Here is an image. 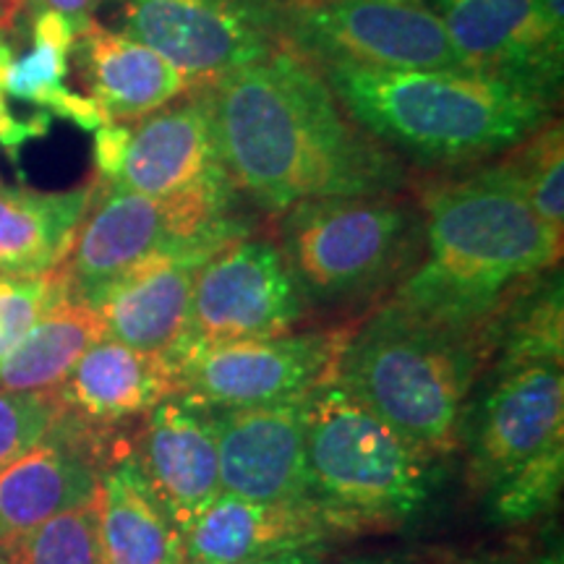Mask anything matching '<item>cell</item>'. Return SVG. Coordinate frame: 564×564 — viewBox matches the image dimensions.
<instances>
[{
    "mask_svg": "<svg viewBox=\"0 0 564 564\" xmlns=\"http://www.w3.org/2000/svg\"><path fill=\"white\" fill-rule=\"evenodd\" d=\"M499 160L518 178L535 215L564 236V129L560 118H549Z\"/></svg>",
    "mask_w": 564,
    "mask_h": 564,
    "instance_id": "28",
    "label": "cell"
},
{
    "mask_svg": "<svg viewBox=\"0 0 564 564\" xmlns=\"http://www.w3.org/2000/svg\"><path fill=\"white\" fill-rule=\"evenodd\" d=\"M17 3H26V0H17Z\"/></svg>",
    "mask_w": 564,
    "mask_h": 564,
    "instance_id": "40",
    "label": "cell"
},
{
    "mask_svg": "<svg viewBox=\"0 0 564 564\" xmlns=\"http://www.w3.org/2000/svg\"><path fill=\"white\" fill-rule=\"evenodd\" d=\"M137 123L112 186L160 199L186 194L238 196L223 165L202 87Z\"/></svg>",
    "mask_w": 564,
    "mask_h": 564,
    "instance_id": "15",
    "label": "cell"
},
{
    "mask_svg": "<svg viewBox=\"0 0 564 564\" xmlns=\"http://www.w3.org/2000/svg\"><path fill=\"white\" fill-rule=\"evenodd\" d=\"M274 32L314 66L468 70L429 6L403 0H272Z\"/></svg>",
    "mask_w": 564,
    "mask_h": 564,
    "instance_id": "8",
    "label": "cell"
},
{
    "mask_svg": "<svg viewBox=\"0 0 564 564\" xmlns=\"http://www.w3.org/2000/svg\"><path fill=\"white\" fill-rule=\"evenodd\" d=\"M306 499L345 535L384 533L423 518L442 460L421 453L329 373L303 398Z\"/></svg>",
    "mask_w": 564,
    "mask_h": 564,
    "instance_id": "5",
    "label": "cell"
},
{
    "mask_svg": "<svg viewBox=\"0 0 564 564\" xmlns=\"http://www.w3.org/2000/svg\"><path fill=\"white\" fill-rule=\"evenodd\" d=\"M486 337L491 348L486 371H505L525 364L562 366L564 293L560 267L541 272L518 288L486 324Z\"/></svg>",
    "mask_w": 564,
    "mask_h": 564,
    "instance_id": "25",
    "label": "cell"
},
{
    "mask_svg": "<svg viewBox=\"0 0 564 564\" xmlns=\"http://www.w3.org/2000/svg\"><path fill=\"white\" fill-rule=\"evenodd\" d=\"M327 560V552L324 546H312V549H295V552H282L274 556H262V560H246V562H194L183 560V564H324Z\"/></svg>",
    "mask_w": 564,
    "mask_h": 564,
    "instance_id": "33",
    "label": "cell"
},
{
    "mask_svg": "<svg viewBox=\"0 0 564 564\" xmlns=\"http://www.w3.org/2000/svg\"><path fill=\"white\" fill-rule=\"evenodd\" d=\"M486 384L468 403L460 444L468 478L486 491L520 463L564 440V377L560 364H525L486 371Z\"/></svg>",
    "mask_w": 564,
    "mask_h": 564,
    "instance_id": "12",
    "label": "cell"
},
{
    "mask_svg": "<svg viewBox=\"0 0 564 564\" xmlns=\"http://www.w3.org/2000/svg\"><path fill=\"white\" fill-rule=\"evenodd\" d=\"M303 398L215 411L225 494L257 502H308Z\"/></svg>",
    "mask_w": 564,
    "mask_h": 564,
    "instance_id": "16",
    "label": "cell"
},
{
    "mask_svg": "<svg viewBox=\"0 0 564 564\" xmlns=\"http://www.w3.org/2000/svg\"><path fill=\"white\" fill-rule=\"evenodd\" d=\"M356 322L306 333L207 345L165 358L181 392L212 411L303 398L335 369Z\"/></svg>",
    "mask_w": 564,
    "mask_h": 564,
    "instance_id": "10",
    "label": "cell"
},
{
    "mask_svg": "<svg viewBox=\"0 0 564 564\" xmlns=\"http://www.w3.org/2000/svg\"><path fill=\"white\" fill-rule=\"evenodd\" d=\"M238 196H147L95 178V196L76 230L63 272L70 295L91 303L102 288L154 257H212L249 236Z\"/></svg>",
    "mask_w": 564,
    "mask_h": 564,
    "instance_id": "7",
    "label": "cell"
},
{
    "mask_svg": "<svg viewBox=\"0 0 564 564\" xmlns=\"http://www.w3.org/2000/svg\"><path fill=\"white\" fill-rule=\"evenodd\" d=\"M335 539L340 533L314 505L257 502L220 491L183 533V552L194 562H246Z\"/></svg>",
    "mask_w": 564,
    "mask_h": 564,
    "instance_id": "21",
    "label": "cell"
},
{
    "mask_svg": "<svg viewBox=\"0 0 564 564\" xmlns=\"http://www.w3.org/2000/svg\"><path fill=\"white\" fill-rule=\"evenodd\" d=\"M348 564H413L405 556H361V560H352Z\"/></svg>",
    "mask_w": 564,
    "mask_h": 564,
    "instance_id": "36",
    "label": "cell"
},
{
    "mask_svg": "<svg viewBox=\"0 0 564 564\" xmlns=\"http://www.w3.org/2000/svg\"><path fill=\"white\" fill-rule=\"evenodd\" d=\"M24 9V3H17V0H0V32L9 30L13 19L19 17V11Z\"/></svg>",
    "mask_w": 564,
    "mask_h": 564,
    "instance_id": "34",
    "label": "cell"
},
{
    "mask_svg": "<svg viewBox=\"0 0 564 564\" xmlns=\"http://www.w3.org/2000/svg\"><path fill=\"white\" fill-rule=\"evenodd\" d=\"M121 32L144 42L194 87L249 66L280 45L272 0H118Z\"/></svg>",
    "mask_w": 564,
    "mask_h": 564,
    "instance_id": "11",
    "label": "cell"
},
{
    "mask_svg": "<svg viewBox=\"0 0 564 564\" xmlns=\"http://www.w3.org/2000/svg\"><path fill=\"white\" fill-rule=\"evenodd\" d=\"M131 457L152 497L181 533L223 491L215 411L181 390L160 400L141 419Z\"/></svg>",
    "mask_w": 564,
    "mask_h": 564,
    "instance_id": "14",
    "label": "cell"
},
{
    "mask_svg": "<svg viewBox=\"0 0 564 564\" xmlns=\"http://www.w3.org/2000/svg\"><path fill=\"white\" fill-rule=\"evenodd\" d=\"M486 333H460L382 301L356 322L333 377L421 453L444 460L460 444L470 392L489 366Z\"/></svg>",
    "mask_w": 564,
    "mask_h": 564,
    "instance_id": "4",
    "label": "cell"
},
{
    "mask_svg": "<svg viewBox=\"0 0 564 564\" xmlns=\"http://www.w3.org/2000/svg\"><path fill=\"white\" fill-rule=\"evenodd\" d=\"M70 58L108 123H137L192 91L186 76L160 53L95 17L76 32Z\"/></svg>",
    "mask_w": 564,
    "mask_h": 564,
    "instance_id": "19",
    "label": "cell"
},
{
    "mask_svg": "<svg viewBox=\"0 0 564 564\" xmlns=\"http://www.w3.org/2000/svg\"><path fill=\"white\" fill-rule=\"evenodd\" d=\"M131 129L126 123H105L95 131V167L97 181L112 183L121 173Z\"/></svg>",
    "mask_w": 564,
    "mask_h": 564,
    "instance_id": "31",
    "label": "cell"
},
{
    "mask_svg": "<svg viewBox=\"0 0 564 564\" xmlns=\"http://www.w3.org/2000/svg\"><path fill=\"white\" fill-rule=\"evenodd\" d=\"M539 3L544 6L549 19H552L556 26H562V30H564V0H539Z\"/></svg>",
    "mask_w": 564,
    "mask_h": 564,
    "instance_id": "35",
    "label": "cell"
},
{
    "mask_svg": "<svg viewBox=\"0 0 564 564\" xmlns=\"http://www.w3.org/2000/svg\"><path fill=\"white\" fill-rule=\"evenodd\" d=\"M403 3H419V6H426L423 0H403Z\"/></svg>",
    "mask_w": 564,
    "mask_h": 564,
    "instance_id": "39",
    "label": "cell"
},
{
    "mask_svg": "<svg viewBox=\"0 0 564 564\" xmlns=\"http://www.w3.org/2000/svg\"><path fill=\"white\" fill-rule=\"evenodd\" d=\"M3 552L9 564H108L97 494L89 502L3 541Z\"/></svg>",
    "mask_w": 564,
    "mask_h": 564,
    "instance_id": "26",
    "label": "cell"
},
{
    "mask_svg": "<svg viewBox=\"0 0 564 564\" xmlns=\"http://www.w3.org/2000/svg\"><path fill=\"white\" fill-rule=\"evenodd\" d=\"M91 196L95 181L68 192H40L0 181V274L32 278L58 270Z\"/></svg>",
    "mask_w": 564,
    "mask_h": 564,
    "instance_id": "22",
    "label": "cell"
},
{
    "mask_svg": "<svg viewBox=\"0 0 564 564\" xmlns=\"http://www.w3.org/2000/svg\"><path fill=\"white\" fill-rule=\"evenodd\" d=\"M481 564H535V562H512V560H494V562H481Z\"/></svg>",
    "mask_w": 564,
    "mask_h": 564,
    "instance_id": "37",
    "label": "cell"
},
{
    "mask_svg": "<svg viewBox=\"0 0 564 564\" xmlns=\"http://www.w3.org/2000/svg\"><path fill=\"white\" fill-rule=\"evenodd\" d=\"M178 392L171 364L102 337L53 390L61 421L105 436L126 421L144 419L160 400Z\"/></svg>",
    "mask_w": 564,
    "mask_h": 564,
    "instance_id": "18",
    "label": "cell"
},
{
    "mask_svg": "<svg viewBox=\"0 0 564 564\" xmlns=\"http://www.w3.org/2000/svg\"><path fill=\"white\" fill-rule=\"evenodd\" d=\"M58 415L53 392L0 390V470L47 440Z\"/></svg>",
    "mask_w": 564,
    "mask_h": 564,
    "instance_id": "30",
    "label": "cell"
},
{
    "mask_svg": "<svg viewBox=\"0 0 564 564\" xmlns=\"http://www.w3.org/2000/svg\"><path fill=\"white\" fill-rule=\"evenodd\" d=\"M100 533L108 564H183V533L141 478L137 460L118 455L100 474Z\"/></svg>",
    "mask_w": 564,
    "mask_h": 564,
    "instance_id": "23",
    "label": "cell"
},
{
    "mask_svg": "<svg viewBox=\"0 0 564 564\" xmlns=\"http://www.w3.org/2000/svg\"><path fill=\"white\" fill-rule=\"evenodd\" d=\"M0 564H9V556L3 552V544H0Z\"/></svg>",
    "mask_w": 564,
    "mask_h": 564,
    "instance_id": "38",
    "label": "cell"
},
{
    "mask_svg": "<svg viewBox=\"0 0 564 564\" xmlns=\"http://www.w3.org/2000/svg\"><path fill=\"white\" fill-rule=\"evenodd\" d=\"M102 337L100 312L76 295H63L0 366V390L53 392Z\"/></svg>",
    "mask_w": 564,
    "mask_h": 564,
    "instance_id": "24",
    "label": "cell"
},
{
    "mask_svg": "<svg viewBox=\"0 0 564 564\" xmlns=\"http://www.w3.org/2000/svg\"><path fill=\"white\" fill-rule=\"evenodd\" d=\"M30 3L34 6V11H55L61 13V17H66L68 21H74L76 26H82L91 19V13H95V9L102 0H30Z\"/></svg>",
    "mask_w": 564,
    "mask_h": 564,
    "instance_id": "32",
    "label": "cell"
},
{
    "mask_svg": "<svg viewBox=\"0 0 564 564\" xmlns=\"http://www.w3.org/2000/svg\"><path fill=\"white\" fill-rule=\"evenodd\" d=\"M100 442L58 415L47 440L0 470V544L95 499L110 465Z\"/></svg>",
    "mask_w": 564,
    "mask_h": 564,
    "instance_id": "17",
    "label": "cell"
},
{
    "mask_svg": "<svg viewBox=\"0 0 564 564\" xmlns=\"http://www.w3.org/2000/svg\"><path fill=\"white\" fill-rule=\"evenodd\" d=\"M465 68L560 97L564 30L539 0H423Z\"/></svg>",
    "mask_w": 564,
    "mask_h": 564,
    "instance_id": "13",
    "label": "cell"
},
{
    "mask_svg": "<svg viewBox=\"0 0 564 564\" xmlns=\"http://www.w3.org/2000/svg\"><path fill=\"white\" fill-rule=\"evenodd\" d=\"M209 257H154L133 267L91 299L105 337L152 356H171L183 340L192 312L196 270Z\"/></svg>",
    "mask_w": 564,
    "mask_h": 564,
    "instance_id": "20",
    "label": "cell"
},
{
    "mask_svg": "<svg viewBox=\"0 0 564 564\" xmlns=\"http://www.w3.org/2000/svg\"><path fill=\"white\" fill-rule=\"evenodd\" d=\"M202 91L232 188L270 215L413 186L405 162L352 121L319 68L291 47L278 45Z\"/></svg>",
    "mask_w": 564,
    "mask_h": 564,
    "instance_id": "1",
    "label": "cell"
},
{
    "mask_svg": "<svg viewBox=\"0 0 564 564\" xmlns=\"http://www.w3.org/2000/svg\"><path fill=\"white\" fill-rule=\"evenodd\" d=\"M68 293L70 288L63 267L32 278L0 274V366L42 319V314Z\"/></svg>",
    "mask_w": 564,
    "mask_h": 564,
    "instance_id": "29",
    "label": "cell"
},
{
    "mask_svg": "<svg viewBox=\"0 0 564 564\" xmlns=\"http://www.w3.org/2000/svg\"><path fill=\"white\" fill-rule=\"evenodd\" d=\"M564 486V440L549 444L531 460L481 491L486 514L494 525H525L546 514Z\"/></svg>",
    "mask_w": 564,
    "mask_h": 564,
    "instance_id": "27",
    "label": "cell"
},
{
    "mask_svg": "<svg viewBox=\"0 0 564 564\" xmlns=\"http://www.w3.org/2000/svg\"><path fill=\"white\" fill-rule=\"evenodd\" d=\"M312 314L285 253L270 236L225 243L196 270L183 340L165 358L207 345L293 333Z\"/></svg>",
    "mask_w": 564,
    "mask_h": 564,
    "instance_id": "9",
    "label": "cell"
},
{
    "mask_svg": "<svg viewBox=\"0 0 564 564\" xmlns=\"http://www.w3.org/2000/svg\"><path fill=\"white\" fill-rule=\"evenodd\" d=\"M361 129L421 167L478 165L502 158L554 118L560 97L474 70L316 66Z\"/></svg>",
    "mask_w": 564,
    "mask_h": 564,
    "instance_id": "3",
    "label": "cell"
},
{
    "mask_svg": "<svg viewBox=\"0 0 564 564\" xmlns=\"http://www.w3.org/2000/svg\"><path fill=\"white\" fill-rule=\"evenodd\" d=\"M413 196L423 215V253L387 301L419 319L486 333L518 288L562 262L564 236L535 215L499 158L429 175Z\"/></svg>",
    "mask_w": 564,
    "mask_h": 564,
    "instance_id": "2",
    "label": "cell"
},
{
    "mask_svg": "<svg viewBox=\"0 0 564 564\" xmlns=\"http://www.w3.org/2000/svg\"><path fill=\"white\" fill-rule=\"evenodd\" d=\"M274 241L312 308L382 303L423 253L413 194L335 196L274 215Z\"/></svg>",
    "mask_w": 564,
    "mask_h": 564,
    "instance_id": "6",
    "label": "cell"
}]
</instances>
